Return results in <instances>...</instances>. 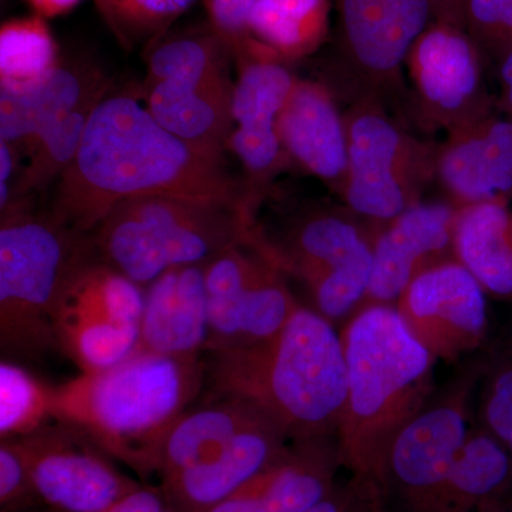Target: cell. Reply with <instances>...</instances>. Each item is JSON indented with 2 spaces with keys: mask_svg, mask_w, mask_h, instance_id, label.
<instances>
[{
  "mask_svg": "<svg viewBox=\"0 0 512 512\" xmlns=\"http://www.w3.org/2000/svg\"><path fill=\"white\" fill-rule=\"evenodd\" d=\"M39 498L32 473L22 448L16 440H2L0 444V507L2 511L28 507Z\"/></svg>",
  "mask_w": 512,
  "mask_h": 512,
  "instance_id": "35",
  "label": "cell"
},
{
  "mask_svg": "<svg viewBox=\"0 0 512 512\" xmlns=\"http://www.w3.org/2000/svg\"><path fill=\"white\" fill-rule=\"evenodd\" d=\"M330 0H258L251 18L252 40L274 59L311 56L329 33Z\"/></svg>",
  "mask_w": 512,
  "mask_h": 512,
  "instance_id": "28",
  "label": "cell"
},
{
  "mask_svg": "<svg viewBox=\"0 0 512 512\" xmlns=\"http://www.w3.org/2000/svg\"><path fill=\"white\" fill-rule=\"evenodd\" d=\"M458 208L451 202H419L376 229L369 288L359 309L396 306L414 278L456 259ZM357 309V311H359Z\"/></svg>",
  "mask_w": 512,
  "mask_h": 512,
  "instance_id": "17",
  "label": "cell"
},
{
  "mask_svg": "<svg viewBox=\"0 0 512 512\" xmlns=\"http://www.w3.org/2000/svg\"><path fill=\"white\" fill-rule=\"evenodd\" d=\"M256 231L251 208L147 195L117 202L87 235L103 261L147 288L175 266L207 265Z\"/></svg>",
  "mask_w": 512,
  "mask_h": 512,
  "instance_id": "5",
  "label": "cell"
},
{
  "mask_svg": "<svg viewBox=\"0 0 512 512\" xmlns=\"http://www.w3.org/2000/svg\"><path fill=\"white\" fill-rule=\"evenodd\" d=\"M56 389H50L23 367L0 363V437L28 436L55 414Z\"/></svg>",
  "mask_w": 512,
  "mask_h": 512,
  "instance_id": "30",
  "label": "cell"
},
{
  "mask_svg": "<svg viewBox=\"0 0 512 512\" xmlns=\"http://www.w3.org/2000/svg\"><path fill=\"white\" fill-rule=\"evenodd\" d=\"M376 495H382V491L375 481L353 476L348 484L333 488L326 497L302 512H352Z\"/></svg>",
  "mask_w": 512,
  "mask_h": 512,
  "instance_id": "37",
  "label": "cell"
},
{
  "mask_svg": "<svg viewBox=\"0 0 512 512\" xmlns=\"http://www.w3.org/2000/svg\"><path fill=\"white\" fill-rule=\"evenodd\" d=\"M464 22L483 55L500 62L512 49V0H466Z\"/></svg>",
  "mask_w": 512,
  "mask_h": 512,
  "instance_id": "34",
  "label": "cell"
},
{
  "mask_svg": "<svg viewBox=\"0 0 512 512\" xmlns=\"http://www.w3.org/2000/svg\"><path fill=\"white\" fill-rule=\"evenodd\" d=\"M214 399L200 409L188 410L165 433L154 457V473L163 480L217 456L242 430L272 420L241 397L214 394Z\"/></svg>",
  "mask_w": 512,
  "mask_h": 512,
  "instance_id": "24",
  "label": "cell"
},
{
  "mask_svg": "<svg viewBox=\"0 0 512 512\" xmlns=\"http://www.w3.org/2000/svg\"><path fill=\"white\" fill-rule=\"evenodd\" d=\"M204 275L210 318L207 352L266 342L301 306L258 234L204 265Z\"/></svg>",
  "mask_w": 512,
  "mask_h": 512,
  "instance_id": "10",
  "label": "cell"
},
{
  "mask_svg": "<svg viewBox=\"0 0 512 512\" xmlns=\"http://www.w3.org/2000/svg\"><path fill=\"white\" fill-rule=\"evenodd\" d=\"M396 309L414 338L446 362L474 352L487 335L485 291L457 259L414 278Z\"/></svg>",
  "mask_w": 512,
  "mask_h": 512,
  "instance_id": "15",
  "label": "cell"
},
{
  "mask_svg": "<svg viewBox=\"0 0 512 512\" xmlns=\"http://www.w3.org/2000/svg\"><path fill=\"white\" fill-rule=\"evenodd\" d=\"M205 379L201 356L133 353L56 389L53 420L79 427L107 456L150 476L161 440L188 412Z\"/></svg>",
  "mask_w": 512,
  "mask_h": 512,
  "instance_id": "4",
  "label": "cell"
},
{
  "mask_svg": "<svg viewBox=\"0 0 512 512\" xmlns=\"http://www.w3.org/2000/svg\"><path fill=\"white\" fill-rule=\"evenodd\" d=\"M500 101L498 106L505 116L512 119V49L500 60Z\"/></svg>",
  "mask_w": 512,
  "mask_h": 512,
  "instance_id": "39",
  "label": "cell"
},
{
  "mask_svg": "<svg viewBox=\"0 0 512 512\" xmlns=\"http://www.w3.org/2000/svg\"><path fill=\"white\" fill-rule=\"evenodd\" d=\"M222 158L175 136L133 97L106 96L56 181L49 214L87 235L117 202L147 195L228 202L255 211L259 198L248 181L229 174Z\"/></svg>",
  "mask_w": 512,
  "mask_h": 512,
  "instance_id": "1",
  "label": "cell"
},
{
  "mask_svg": "<svg viewBox=\"0 0 512 512\" xmlns=\"http://www.w3.org/2000/svg\"><path fill=\"white\" fill-rule=\"evenodd\" d=\"M379 508H384L383 497L382 495H376L372 500L367 501V503L360 505L356 510L352 512H375L379 510Z\"/></svg>",
  "mask_w": 512,
  "mask_h": 512,
  "instance_id": "43",
  "label": "cell"
},
{
  "mask_svg": "<svg viewBox=\"0 0 512 512\" xmlns=\"http://www.w3.org/2000/svg\"><path fill=\"white\" fill-rule=\"evenodd\" d=\"M45 18L9 20L0 29V83H25L59 63Z\"/></svg>",
  "mask_w": 512,
  "mask_h": 512,
  "instance_id": "31",
  "label": "cell"
},
{
  "mask_svg": "<svg viewBox=\"0 0 512 512\" xmlns=\"http://www.w3.org/2000/svg\"><path fill=\"white\" fill-rule=\"evenodd\" d=\"M278 460L259 471L208 512H302L336 487L338 440L295 441Z\"/></svg>",
  "mask_w": 512,
  "mask_h": 512,
  "instance_id": "22",
  "label": "cell"
},
{
  "mask_svg": "<svg viewBox=\"0 0 512 512\" xmlns=\"http://www.w3.org/2000/svg\"><path fill=\"white\" fill-rule=\"evenodd\" d=\"M345 120L348 175L339 197L377 229L423 201L437 181L440 143L409 133L372 96L357 97Z\"/></svg>",
  "mask_w": 512,
  "mask_h": 512,
  "instance_id": "7",
  "label": "cell"
},
{
  "mask_svg": "<svg viewBox=\"0 0 512 512\" xmlns=\"http://www.w3.org/2000/svg\"><path fill=\"white\" fill-rule=\"evenodd\" d=\"M136 352L197 357L210 340L204 265L175 266L146 288Z\"/></svg>",
  "mask_w": 512,
  "mask_h": 512,
  "instance_id": "23",
  "label": "cell"
},
{
  "mask_svg": "<svg viewBox=\"0 0 512 512\" xmlns=\"http://www.w3.org/2000/svg\"><path fill=\"white\" fill-rule=\"evenodd\" d=\"M59 349L82 369L84 375L104 372L136 352L138 323L66 316L57 319Z\"/></svg>",
  "mask_w": 512,
  "mask_h": 512,
  "instance_id": "29",
  "label": "cell"
},
{
  "mask_svg": "<svg viewBox=\"0 0 512 512\" xmlns=\"http://www.w3.org/2000/svg\"><path fill=\"white\" fill-rule=\"evenodd\" d=\"M239 76L232 96L229 150L247 173L256 197L291 164L279 124L298 77L281 60L262 52L237 59Z\"/></svg>",
  "mask_w": 512,
  "mask_h": 512,
  "instance_id": "16",
  "label": "cell"
},
{
  "mask_svg": "<svg viewBox=\"0 0 512 512\" xmlns=\"http://www.w3.org/2000/svg\"><path fill=\"white\" fill-rule=\"evenodd\" d=\"M288 441L274 420L242 430L217 456L164 478L163 495L168 507L171 512L211 511L278 460L288 450Z\"/></svg>",
  "mask_w": 512,
  "mask_h": 512,
  "instance_id": "19",
  "label": "cell"
},
{
  "mask_svg": "<svg viewBox=\"0 0 512 512\" xmlns=\"http://www.w3.org/2000/svg\"><path fill=\"white\" fill-rule=\"evenodd\" d=\"M109 80L96 67L59 62L25 83H0V141L22 150L89 101L103 99Z\"/></svg>",
  "mask_w": 512,
  "mask_h": 512,
  "instance_id": "20",
  "label": "cell"
},
{
  "mask_svg": "<svg viewBox=\"0 0 512 512\" xmlns=\"http://www.w3.org/2000/svg\"><path fill=\"white\" fill-rule=\"evenodd\" d=\"M477 512H512V485L497 497L481 505Z\"/></svg>",
  "mask_w": 512,
  "mask_h": 512,
  "instance_id": "42",
  "label": "cell"
},
{
  "mask_svg": "<svg viewBox=\"0 0 512 512\" xmlns=\"http://www.w3.org/2000/svg\"><path fill=\"white\" fill-rule=\"evenodd\" d=\"M194 0H96L121 45L133 47L163 33Z\"/></svg>",
  "mask_w": 512,
  "mask_h": 512,
  "instance_id": "32",
  "label": "cell"
},
{
  "mask_svg": "<svg viewBox=\"0 0 512 512\" xmlns=\"http://www.w3.org/2000/svg\"><path fill=\"white\" fill-rule=\"evenodd\" d=\"M437 181L457 208L512 197V119L491 113L447 134L437 157Z\"/></svg>",
  "mask_w": 512,
  "mask_h": 512,
  "instance_id": "18",
  "label": "cell"
},
{
  "mask_svg": "<svg viewBox=\"0 0 512 512\" xmlns=\"http://www.w3.org/2000/svg\"><path fill=\"white\" fill-rule=\"evenodd\" d=\"M227 43L211 35L175 37L148 57L147 110L192 146L222 156L232 133Z\"/></svg>",
  "mask_w": 512,
  "mask_h": 512,
  "instance_id": "9",
  "label": "cell"
},
{
  "mask_svg": "<svg viewBox=\"0 0 512 512\" xmlns=\"http://www.w3.org/2000/svg\"><path fill=\"white\" fill-rule=\"evenodd\" d=\"M99 512H171L164 495L140 487Z\"/></svg>",
  "mask_w": 512,
  "mask_h": 512,
  "instance_id": "38",
  "label": "cell"
},
{
  "mask_svg": "<svg viewBox=\"0 0 512 512\" xmlns=\"http://www.w3.org/2000/svg\"><path fill=\"white\" fill-rule=\"evenodd\" d=\"M25 454L36 493L64 512H99L141 487L107 460L83 430L64 421L13 439Z\"/></svg>",
  "mask_w": 512,
  "mask_h": 512,
  "instance_id": "13",
  "label": "cell"
},
{
  "mask_svg": "<svg viewBox=\"0 0 512 512\" xmlns=\"http://www.w3.org/2000/svg\"><path fill=\"white\" fill-rule=\"evenodd\" d=\"M208 355L212 393L255 404L293 443L338 439L348 366L340 335L315 309L299 306L266 342Z\"/></svg>",
  "mask_w": 512,
  "mask_h": 512,
  "instance_id": "2",
  "label": "cell"
},
{
  "mask_svg": "<svg viewBox=\"0 0 512 512\" xmlns=\"http://www.w3.org/2000/svg\"><path fill=\"white\" fill-rule=\"evenodd\" d=\"M512 485V457L484 427H471L433 512H477Z\"/></svg>",
  "mask_w": 512,
  "mask_h": 512,
  "instance_id": "27",
  "label": "cell"
},
{
  "mask_svg": "<svg viewBox=\"0 0 512 512\" xmlns=\"http://www.w3.org/2000/svg\"><path fill=\"white\" fill-rule=\"evenodd\" d=\"M26 2L42 18H55L76 8L82 0H26Z\"/></svg>",
  "mask_w": 512,
  "mask_h": 512,
  "instance_id": "40",
  "label": "cell"
},
{
  "mask_svg": "<svg viewBox=\"0 0 512 512\" xmlns=\"http://www.w3.org/2000/svg\"><path fill=\"white\" fill-rule=\"evenodd\" d=\"M376 228L346 207L301 212L271 238L259 228L262 247L275 264L301 282L315 311L329 322L355 313L365 299Z\"/></svg>",
  "mask_w": 512,
  "mask_h": 512,
  "instance_id": "8",
  "label": "cell"
},
{
  "mask_svg": "<svg viewBox=\"0 0 512 512\" xmlns=\"http://www.w3.org/2000/svg\"><path fill=\"white\" fill-rule=\"evenodd\" d=\"M480 372L467 370L397 434L382 483L383 503L400 512H433L471 427L470 399Z\"/></svg>",
  "mask_w": 512,
  "mask_h": 512,
  "instance_id": "11",
  "label": "cell"
},
{
  "mask_svg": "<svg viewBox=\"0 0 512 512\" xmlns=\"http://www.w3.org/2000/svg\"><path fill=\"white\" fill-rule=\"evenodd\" d=\"M508 201L458 208L454 254L485 292L512 299V211Z\"/></svg>",
  "mask_w": 512,
  "mask_h": 512,
  "instance_id": "25",
  "label": "cell"
},
{
  "mask_svg": "<svg viewBox=\"0 0 512 512\" xmlns=\"http://www.w3.org/2000/svg\"><path fill=\"white\" fill-rule=\"evenodd\" d=\"M464 18H466V0H443L436 16V20L466 30Z\"/></svg>",
  "mask_w": 512,
  "mask_h": 512,
  "instance_id": "41",
  "label": "cell"
},
{
  "mask_svg": "<svg viewBox=\"0 0 512 512\" xmlns=\"http://www.w3.org/2000/svg\"><path fill=\"white\" fill-rule=\"evenodd\" d=\"M212 30L227 43L232 56L244 55L252 46L249 18L258 0H204Z\"/></svg>",
  "mask_w": 512,
  "mask_h": 512,
  "instance_id": "36",
  "label": "cell"
},
{
  "mask_svg": "<svg viewBox=\"0 0 512 512\" xmlns=\"http://www.w3.org/2000/svg\"><path fill=\"white\" fill-rule=\"evenodd\" d=\"M406 72L413 114L424 133L447 136L493 113L483 52L464 29L434 20L410 49Z\"/></svg>",
  "mask_w": 512,
  "mask_h": 512,
  "instance_id": "12",
  "label": "cell"
},
{
  "mask_svg": "<svg viewBox=\"0 0 512 512\" xmlns=\"http://www.w3.org/2000/svg\"><path fill=\"white\" fill-rule=\"evenodd\" d=\"M291 164L342 194L348 175V128L332 90L313 80H296L279 124Z\"/></svg>",
  "mask_w": 512,
  "mask_h": 512,
  "instance_id": "21",
  "label": "cell"
},
{
  "mask_svg": "<svg viewBox=\"0 0 512 512\" xmlns=\"http://www.w3.org/2000/svg\"><path fill=\"white\" fill-rule=\"evenodd\" d=\"M343 60L359 96H396L404 89L410 49L436 20L434 0H339Z\"/></svg>",
  "mask_w": 512,
  "mask_h": 512,
  "instance_id": "14",
  "label": "cell"
},
{
  "mask_svg": "<svg viewBox=\"0 0 512 512\" xmlns=\"http://www.w3.org/2000/svg\"><path fill=\"white\" fill-rule=\"evenodd\" d=\"M340 340L348 366V400L336 439L340 460L353 476L382 488L394 439L429 403L436 357L414 338L396 306L359 309Z\"/></svg>",
  "mask_w": 512,
  "mask_h": 512,
  "instance_id": "3",
  "label": "cell"
},
{
  "mask_svg": "<svg viewBox=\"0 0 512 512\" xmlns=\"http://www.w3.org/2000/svg\"><path fill=\"white\" fill-rule=\"evenodd\" d=\"M89 235L32 211L0 222V345L6 355L37 357L57 343L56 316L64 282Z\"/></svg>",
  "mask_w": 512,
  "mask_h": 512,
  "instance_id": "6",
  "label": "cell"
},
{
  "mask_svg": "<svg viewBox=\"0 0 512 512\" xmlns=\"http://www.w3.org/2000/svg\"><path fill=\"white\" fill-rule=\"evenodd\" d=\"M480 426L490 431L512 457V349L495 356L485 369Z\"/></svg>",
  "mask_w": 512,
  "mask_h": 512,
  "instance_id": "33",
  "label": "cell"
},
{
  "mask_svg": "<svg viewBox=\"0 0 512 512\" xmlns=\"http://www.w3.org/2000/svg\"><path fill=\"white\" fill-rule=\"evenodd\" d=\"M434 2H436V15H437V12H439V9H440L441 3H443V0H434Z\"/></svg>",
  "mask_w": 512,
  "mask_h": 512,
  "instance_id": "44",
  "label": "cell"
},
{
  "mask_svg": "<svg viewBox=\"0 0 512 512\" xmlns=\"http://www.w3.org/2000/svg\"><path fill=\"white\" fill-rule=\"evenodd\" d=\"M144 298L143 286L103 261L90 241L64 282L57 305L56 325L57 319L66 316L140 323Z\"/></svg>",
  "mask_w": 512,
  "mask_h": 512,
  "instance_id": "26",
  "label": "cell"
}]
</instances>
